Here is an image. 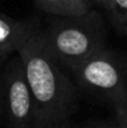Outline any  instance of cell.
<instances>
[{
	"instance_id": "6da1fadb",
	"label": "cell",
	"mask_w": 127,
	"mask_h": 128,
	"mask_svg": "<svg viewBox=\"0 0 127 128\" xmlns=\"http://www.w3.org/2000/svg\"><path fill=\"white\" fill-rule=\"evenodd\" d=\"M35 107V128L69 122L79 108V91L52 57L40 31L18 52Z\"/></svg>"
},
{
	"instance_id": "7a4b0ae2",
	"label": "cell",
	"mask_w": 127,
	"mask_h": 128,
	"mask_svg": "<svg viewBox=\"0 0 127 128\" xmlns=\"http://www.w3.org/2000/svg\"><path fill=\"white\" fill-rule=\"evenodd\" d=\"M40 34L52 57L69 70L105 48L102 19L93 10L81 16H55Z\"/></svg>"
},
{
	"instance_id": "3957f363",
	"label": "cell",
	"mask_w": 127,
	"mask_h": 128,
	"mask_svg": "<svg viewBox=\"0 0 127 128\" xmlns=\"http://www.w3.org/2000/svg\"><path fill=\"white\" fill-rule=\"evenodd\" d=\"M70 71L81 88L106 100L113 108L127 104L126 72L111 51L102 48Z\"/></svg>"
},
{
	"instance_id": "277c9868",
	"label": "cell",
	"mask_w": 127,
	"mask_h": 128,
	"mask_svg": "<svg viewBox=\"0 0 127 128\" xmlns=\"http://www.w3.org/2000/svg\"><path fill=\"white\" fill-rule=\"evenodd\" d=\"M1 81L4 90V118L9 128H35L34 100L19 56L10 60L1 75Z\"/></svg>"
},
{
	"instance_id": "5b68a950",
	"label": "cell",
	"mask_w": 127,
	"mask_h": 128,
	"mask_svg": "<svg viewBox=\"0 0 127 128\" xmlns=\"http://www.w3.org/2000/svg\"><path fill=\"white\" fill-rule=\"evenodd\" d=\"M40 31L36 18L15 19L0 12V60L19 52Z\"/></svg>"
},
{
	"instance_id": "8992f818",
	"label": "cell",
	"mask_w": 127,
	"mask_h": 128,
	"mask_svg": "<svg viewBox=\"0 0 127 128\" xmlns=\"http://www.w3.org/2000/svg\"><path fill=\"white\" fill-rule=\"evenodd\" d=\"M42 11L57 18L81 16L92 10L90 0H34Z\"/></svg>"
},
{
	"instance_id": "52a82bcc",
	"label": "cell",
	"mask_w": 127,
	"mask_h": 128,
	"mask_svg": "<svg viewBox=\"0 0 127 128\" xmlns=\"http://www.w3.org/2000/svg\"><path fill=\"white\" fill-rule=\"evenodd\" d=\"M108 12L116 30L127 36V0H111Z\"/></svg>"
},
{
	"instance_id": "ba28073f",
	"label": "cell",
	"mask_w": 127,
	"mask_h": 128,
	"mask_svg": "<svg viewBox=\"0 0 127 128\" xmlns=\"http://www.w3.org/2000/svg\"><path fill=\"white\" fill-rule=\"evenodd\" d=\"M116 113V121L121 128H127V104L117 106L113 108Z\"/></svg>"
},
{
	"instance_id": "9c48e42d",
	"label": "cell",
	"mask_w": 127,
	"mask_h": 128,
	"mask_svg": "<svg viewBox=\"0 0 127 128\" xmlns=\"http://www.w3.org/2000/svg\"><path fill=\"white\" fill-rule=\"evenodd\" d=\"M76 128V127H74ZM79 128H121L120 124L117 123V121L115 120L113 122H105V121H98V122H92V123H87L85 126H81Z\"/></svg>"
},
{
	"instance_id": "30bf717a",
	"label": "cell",
	"mask_w": 127,
	"mask_h": 128,
	"mask_svg": "<svg viewBox=\"0 0 127 128\" xmlns=\"http://www.w3.org/2000/svg\"><path fill=\"white\" fill-rule=\"evenodd\" d=\"M4 118V90H3V81L0 76V121Z\"/></svg>"
},
{
	"instance_id": "8fae6325",
	"label": "cell",
	"mask_w": 127,
	"mask_h": 128,
	"mask_svg": "<svg viewBox=\"0 0 127 128\" xmlns=\"http://www.w3.org/2000/svg\"><path fill=\"white\" fill-rule=\"evenodd\" d=\"M91 2H95V4H97V5H100L101 8H103L105 10H107L108 11V9H110V5H111V0H90Z\"/></svg>"
},
{
	"instance_id": "7c38bea8",
	"label": "cell",
	"mask_w": 127,
	"mask_h": 128,
	"mask_svg": "<svg viewBox=\"0 0 127 128\" xmlns=\"http://www.w3.org/2000/svg\"><path fill=\"white\" fill-rule=\"evenodd\" d=\"M55 128H74V126L70 122H66V123H62V124H60V126H57Z\"/></svg>"
}]
</instances>
